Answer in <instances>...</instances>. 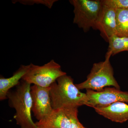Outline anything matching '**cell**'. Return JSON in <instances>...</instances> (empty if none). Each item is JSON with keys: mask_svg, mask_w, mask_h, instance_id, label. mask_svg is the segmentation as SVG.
Returning a JSON list of instances; mask_svg holds the SVG:
<instances>
[{"mask_svg": "<svg viewBox=\"0 0 128 128\" xmlns=\"http://www.w3.org/2000/svg\"><path fill=\"white\" fill-rule=\"evenodd\" d=\"M94 29L99 30L101 36L108 42L110 38L116 35V9L108 7L102 4Z\"/></svg>", "mask_w": 128, "mask_h": 128, "instance_id": "9c48e42d", "label": "cell"}, {"mask_svg": "<svg viewBox=\"0 0 128 128\" xmlns=\"http://www.w3.org/2000/svg\"><path fill=\"white\" fill-rule=\"evenodd\" d=\"M108 52L113 56L123 51H128V37H120L114 35L109 38Z\"/></svg>", "mask_w": 128, "mask_h": 128, "instance_id": "7c38bea8", "label": "cell"}, {"mask_svg": "<svg viewBox=\"0 0 128 128\" xmlns=\"http://www.w3.org/2000/svg\"><path fill=\"white\" fill-rule=\"evenodd\" d=\"M59 64L52 60L42 66L30 64V68L22 80L29 84L50 87L60 76L66 74Z\"/></svg>", "mask_w": 128, "mask_h": 128, "instance_id": "5b68a950", "label": "cell"}, {"mask_svg": "<svg viewBox=\"0 0 128 128\" xmlns=\"http://www.w3.org/2000/svg\"><path fill=\"white\" fill-rule=\"evenodd\" d=\"M117 34L120 37H128V10L116 9Z\"/></svg>", "mask_w": 128, "mask_h": 128, "instance_id": "4fadbf2b", "label": "cell"}, {"mask_svg": "<svg viewBox=\"0 0 128 128\" xmlns=\"http://www.w3.org/2000/svg\"><path fill=\"white\" fill-rule=\"evenodd\" d=\"M77 116L78 114H76L72 118L70 128H82V124L78 120Z\"/></svg>", "mask_w": 128, "mask_h": 128, "instance_id": "2e32d148", "label": "cell"}, {"mask_svg": "<svg viewBox=\"0 0 128 128\" xmlns=\"http://www.w3.org/2000/svg\"><path fill=\"white\" fill-rule=\"evenodd\" d=\"M94 108L98 114L113 122L123 123L128 120V104L125 102H118Z\"/></svg>", "mask_w": 128, "mask_h": 128, "instance_id": "30bf717a", "label": "cell"}, {"mask_svg": "<svg viewBox=\"0 0 128 128\" xmlns=\"http://www.w3.org/2000/svg\"><path fill=\"white\" fill-rule=\"evenodd\" d=\"M78 108L54 109L50 114L35 123V124L38 128H70L72 118L78 114Z\"/></svg>", "mask_w": 128, "mask_h": 128, "instance_id": "52a82bcc", "label": "cell"}, {"mask_svg": "<svg viewBox=\"0 0 128 128\" xmlns=\"http://www.w3.org/2000/svg\"><path fill=\"white\" fill-rule=\"evenodd\" d=\"M81 128H85V127H84V126H83V125H82H82H81Z\"/></svg>", "mask_w": 128, "mask_h": 128, "instance_id": "e0dca14e", "label": "cell"}, {"mask_svg": "<svg viewBox=\"0 0 128 128\" xmlns=\"http://www.w3.org/2000/svg\"><path fill=\"white\" fill-rule=\"evenodd\" d=\"M112 54L107 52L105 60L93 64L86 80L78 84H75L79 90L90 89L100 92L105 88L112 86L120 89V86L114 76V72L110 62Z\"/></svg>", "mask_w": 128, "mask_h": 128, "instance_id": "3957f363", "label": "cell"}, {"mask_svg": "<svg viewBox=\"0 0 128 128\" xmlns=\"http://www.w3.org/2000/svg\"><path fill=\"white\" fill-rule=\"evenodd\" d=\"M86 90L87 101L85 105L90 107L107 106L118 102L128 103V92L114 87H106L100 92Z\"/></svg>", "mask_w": 128, "mask_h": 128, "instance_id": "8992f818", "label": "cell"}, {"mask_svg": "<svg viewBox=\"0 0 128 128\" xmlns=\"http://www.w3.org/2000/svg\"><path fill=\"white\" fill-rule=\"evenodd\" d=\"M30 64L22 65L19 68L13 73V75L9 78H5L2 76L0 77V100H4L7 98L8 92L14 87H16L20 82L22 79L28 71Z\"/></svg>", "mask_w": 128, "mask_h": 128, "instance_id": "8fae6325", "label": "cell"}, {"mask_svg": "<svg viewBox=\"0 0 128 128\" xmlns=\"http://www.w3.org/2000/svg\"><path fill=\"white\" fill-rule=\"evenodd\" d=\"M51 105L53 109L77 108L85 105L86 93L80 91L71 76L66 74L58 78L50 86Z\"/></svg>", "mask_w": 128, "mask_h": 128, "instance_id": "6da1fadb", "label": "cell"}, {"mask_svg": "<svg viewBox=\"0 0 128 128\" xmlns=\"http://www.w3.org/2000/svg\"><path fill=\"white\" fill-rule=\"evenodd\" d=\"M58 0H13L14 3L18 2L22 4L26 5H33L34 4H41L44 5L48 8H51L54 2Z\"/></svg>", "mask_w": 128, "mask_h": 128, "instance_id": "9a60e30c", "label": "cell"}, {"mask_svg": "<svg viewBox=\"0 0 128 128\" xmlns=\"http://www.w3.org/2000/svg\"></svg>", "mask_w": 128, "mask_h": 128, "instance_id": "ac0fdd59", "label": "cell"}, {"mask_svg": "<svg viewBox=\"0 0 128 128\" xmlns=\"http://www.w3.org/2000/svg\"><path fill=\"white\" fill-rule=\"evenodd\" d=\"M31 84L22 80L13 90L7 94L9 106L16 110L14 118L21 128H37L32 118V100Z\"/></svg>", "mask_w": 128, "mask_h": 128, "instance_id": "7a4b0ae2", "label": "cell"}, {"mask_svg": "<svg viewBox=\"0 0 128 128\" xmlns=\"http://www.w3.org/2000/svg\"><path fill=\"white\" fill-rule=\"evenodd\" d=\"M32 112L38 121L50 114L53 110L50 96V87L33 85L31 86Z\"/></svg>", "mask_w": 128, "mask_h": 128, "instance_id": "ba28073f", "label": "cell"}, {"mask_svg": "<svg viewBox=\"0 0 128 128\" xmlns=\"http://www.w3.org/2000/svg\"><path fill=\"white\" fill-rule=\"evenodd\" d=\"M74 6L73 23L87 32L91 28L94 29L96 22L102 7L100 0H71Z\"/></svg>", "mask_w": 128, "mask_h": 128, "instance_id": "277c9868", "label": "cell"}, {"mask_svg": "<svg viewBox=\"0 0 128 128\" xmlns=\"http://www.w3.org/2000/svg\"><path fill=\"white\" fill-rule=\"evenodd\" d=\"M102 4L114 9L128 10V0H102Z\"/></svg>", "mask_w": 128, "mask_h": 128, "instance_id": "5bb4252c", "label": "cell"}]
</instances>
